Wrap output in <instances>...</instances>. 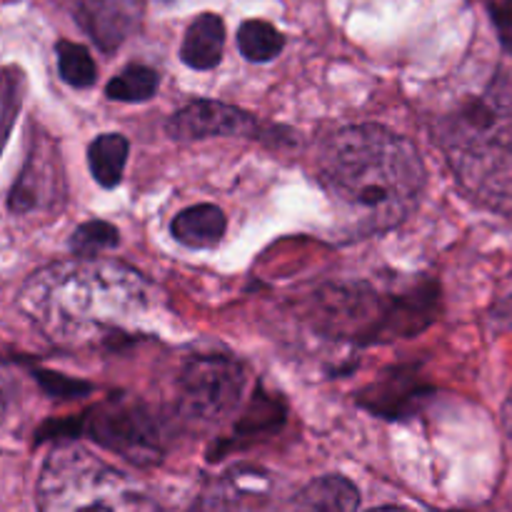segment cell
I'll return each mask as SVG.
<instances>
[{"label": "cell", "mask_w": 512, "mask_h": 512, "mask_svg": "<svg viewBox=\"0 0 512 512\" xmlns=\"http://www.w3.org/2000/svg\"><path fill=\"white\" fill-rule=\"evenodd\" d=\"M118 243V230H115V225L105 223V220H88V223L78 225L68 240L70 250L80 258H95L105 250H113Z\"/></svg>", "instance_id": "ac0fdd59"}, {"label": "cell", "mask_w": 512, "mask_h": 512, "mask_svg": "<svg viewBox=\"0 0 512 512\" xmlns=\"http://www.w3.org/2000/svg\"><path fill=\"white\" fill-rule=\"evenodd\" d=\"M503 425H505V433H508V438L512 443V393L508 395V400H505V405H503Z\"/></svg>", "instance_id": "7402d4cb"}, {"label": "cell", "mask_w": 512, "mask_h": 512, "mask_svg": "<svg viewBox=\"0 0 512 512\" xmlns=\"http://www.w3.org/2000/svg\"><path fill=\"white\" fill-rule=\"evenodd\" d=\"M165 130L173 140H203L215 135L260 138V123L253 115L220 100H193L170 115Z\"/></svg>", "instance_id": "52a82bcc"}, {"label": "cell", "mask_w": 512, "mask_h": 512, "mask_svg": "<svg viewBox=\"0 0 512 512\" xmlns=\"http://www.w3.org/2000/svg\"><path fill=\"white\" fill-rule=\"evenodd\" d=\"M58 53V73L70 88H90L98 78V68H95L93 55L88 48L80 43H70V40H60L55 45Z\"/></svg>", "instance_id": "e0dca14e"}, {"label": "cell", "mask_w": 512, "mask_h": 512, "mask_svg": "<svg viewBox=\"0 0 512 512\" xmlns=\"http://www.w3.org/2000/svg\"><path fill=\"white\" fill-rule=\"evenodd\" d=\"M433 388L423 383L418 368H390L360 390L358 405L383 420H408L420 413Z\"/></svg>", "instance_id": "ba28073f"}, {"label": "cell", "mask_w": 512, "mask_h": 512, "mask_svg": "<svg viewBox=\"0 0 512 512\" xmlns=\"http://www.w3.org/2000/svg\"><path fill=\"white\" fill-rule=\"evenodd\" d=\"M225 23L220 15L203 13L190 23L180 45V58L188 68L213 70L223 60Z\"/></svg>", "instance_id": "8fae6325"}, {"label": "cell", "mask_w": 512, "mask_h": 512, "mask_svg": "<svg viewBox=\"0 0 512 512\" xmlns=\"http://www.w3.org/2000/svg\"><path fill=\"white\" fill-rule=\"evenodd\" d=\"M318 178L343 230L363 238L410 218L423 198L425 165L403 135L383 125H350L325 140Z\"/></svg>", "instance_id": "6da1fadb"}, {"label": "cell", "mask_w": 512, "mask_h": 512, "mask_svg": "<svg viewBox=\"0 0 512 512\" xmlns=\"http://www.w3.org/2000/svg\"><path fill=\"white\" fill-rule=\"evenodd\" d=\"M285 423V408L283 400L278 395H268L265 390L258 388L253 403L248 405V413L243 415L238 425H235V440L233 443H245V440H255L260 435H270L275 430L283 428Z\"/></svg>", "instance_id": "5bb4252c"}, {"label": "cell", "mask_w": 512, "mask_h": 512, "mask_svg": "<svg viewBox=\"0 0 512 512\" xmlns=\"http://www.w3.org/2000/svg\"><path fill=\"white\" fill-rule=\"evenodd\" d=\"M178 390L185 418L203 425L220 423L243 400L245 370L230 355H195L180 373Z\"/></svg>", "instance_id": "8992f818"}, {"label": "cell", "mask_w": 512, "mask_h": 512, "mask_svg": "<svg viewBox=\"0 0 512 512\" xmlns=\"http://www.w3.org/2000/svg\"><path fill=\"white\" fill-rule=\"evenodd\" d=\"M80 435L110 453L123 455L133 465H155L168 448V430L163 420L143 403L125 395H113L90 408L78 420Z\"/></svg>", "instance_id": "5b68a950"}, {"label": "cell", "mask_w": 512, "mask_h": 512, "mask_svg": "<svg viewBox=\"0 0 512 512\" xmlns=\"http://www.w3.org/2000/svg\"><path fill=\"white\" fill-rule=\"evenodd\" d=\"M158 73L148 65H128L123 73L115 75L108 85H105V95L118 103H140V100H150L158 93Z\"/></svg>", "instance_id": "2e32d148"}, {"label": "cell", "mask_w": 512, "mask_h": 512, "mask_svg": "<svg viewBox=\"0 0 512 512\" xmlns=\"http://www.w3.org/2000/svg\"><path fill=\"white\" fill-rule=\"evenodd\" d=\"M78 20L105 53H113L138 25L140 3L138 0H83Z\"/></svg>", "instance_id": "9c48e42d"}, {"label": "cell", "mask_w": 512, "mask_h": 512, "mask_svg": "<svg viewBox=\"0 0 512 512\" xmlns=\"http://www.w3.org/2000/svg\"><path fill=\"white\" fill-rule=\"evenodd\" d=\"M20 83H23V75H20L15 68H5V73H3L5 135L10 133V128H13L15 113H18V108H20V100H23V95H20Z\"/></svg>", "instance_id": "ffe728a7"}, {"label": "cell", "mask_w": 512, "mask_h": 512, "mask_svg": "<svg viewBox=\"0 0 512 512\" xmlns=\"http://www.w3.org/2000/svg\"><path fill=\"white\" fill-rule=\"evenodd\" d=\"M435 140L448 155L460 188L475 203L512 213V85L495 78L443 113Z\"/></svg>", "instance_id": "7a4b0ae2"}, {"label": "cell", "mask_w": 512, "mask_h": 512, "mask_svg": "<svg viewBox=\"0 0 512 512\" xmlns=\"http://www.w3.org/2000/svg\"><path fill=\"white\" fill-rule=\"evenodd\" d=\"M30 373H33V378L38 380V385L43 388V393L50 395V398L75 400V398H83V395H88L90 390H93V385L90 383L68 378V375L53 373V370L35 368V370H30Z\"/></svg>", "instance_id": "d6986e66"}, {"label": "cell", "mask_w": 512, "mask_h": 512, "mask_svg": "<svg viewBox=\"0 0 512 512\" xmlns=\"http://www.w3.org/2000/svg\"><path fill=\"white\" fill-rule=\"evenodd\" d=\"M293 503L303 510L350 512L358 510L360 493L343 475H325V478L313 480L308 488L300 490Z\"/></svg>", "instance_id": "7c38bea8"}, {"label": "cell", "mask_w": 512, "mask_h": 512, "mask_svg": "<svg viewBox=\"0 0 512 512\" xmlns=\"http://www.w3.org/2000/svg\"><path fill=\"white\" fill-rule=\"evenodd\" d=\"M128 138L120 133H105L90 143L88 165L95 183L103 188H115L123 180L125 163H128Z\"/></svg>", "instance_id": "4fadbf2b"}, {"label": "cell", "mask_w": 512, "mask_h": 512, "mask_svg": "<svg viewBox=\"0 0 512 512\" xmlns=\"http://www.w3.org/2000/svg\"><path fill=\"white\" fill-rule=\"evenodd\" d=\"M490 15L498 28V38L503 48L512 53V0H495L490 3Z\"/></svg>", "instance_id": "44dd1931"}, {"label": "cell", "mask_w": 512, "mask_h": 512, "mask_svg": "<svg viewBox=\"0 0 512 512\" xmlns=\"http://www.w3.org/2000/svg\"><path fill=\"white\" fill-rule=\"evenodd\" d=\"M440 313V288L420 283L405 293L385 295L365 283L328 285L313 305L315 325L335 340L358 345L393 343L413 338Z\"/></svg>", "instance_id": "3957f363"}, {"label": "cell", "mask_w": 512, "mask_h": 512, "mask_svg": "<svg viewBox=\"0 0 512 512\" xmlns=\"http://www.w3.org/2000/svg\"><path fill=\"white\" fill-rule=\"evenodd\" d=\"M225 228H228V220H225V213L218 208V205L200 203L193 205V208L180 210L178 215L170 223V233L185 248H213L223 240Z\"/></svg>", "instance_id": "30bf717a"}, {"label": "cell", "mask_w": 512, "mask_h": 512, "mask_svg": "<svg viewBox=\"0 0 512 512\" xmlns=\"http://www.w3.org/2000/svg\"><path fill=\"white\" fill-rule=\"evenodd\" d=\"M238 48L253 63H270L285 48V38L268 20H245L238 28Z\"/></svg>", "instance_id": "9a60e30c"}, {"label": "cell", "mask_w": 512, "mask_h": 512, "mask_svg": "<svg viewBox=\"0 0 512 512\" xmlns=\"http://www.w3.org/2000/svg\"><path fill=\"white\" fill-rule=\"evenodd\" d=\"M43 510H118L140 505L123 475L78 445H60L48 455L38 478Z\"/></svg>", "instance_id": "277c9868"}]
</instances>
